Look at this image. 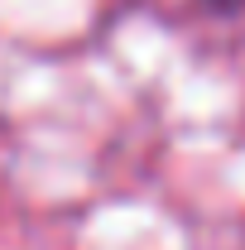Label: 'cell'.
<instances>
[{
	"label": "cell",
	"instance_id": "obj_1",
	"mask_svg": "<svg viewBox=\"0 0 245 250\" xmlns=\"http://www.w3.org/2000/svg\"><path fill=\"white\" fill-rule=\"evenodd\" d=\"M207 5H212V10H241L245 0H207Z\"/></svg>",
	"mask_w": 245,
	"mask_h": 250
}]
</instances>
